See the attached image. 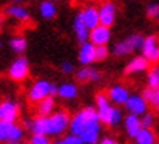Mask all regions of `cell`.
Masks as SVG:
<instances>
[{
  "mask_svg": "<svg viewBox=\"0 0 159 144\" xmlns=\"http://www.w3.org/2000/svg\"><path fill=\"white\" fill-rule=\"evenodd\" d=\"M142 95H143V98H145L149 103H152V102H153V98H155V87L148 86L145 90H143V93H142Z\"/></svg>",
  "mask_w": 159,
  "mask_h": 144,
  "instance_id": "obj_33",
  "label": "cell"
},
{
  "mask_svg": "<svg viewBox=\"0 0 159 144\" xmlns=\"http://www.w3.org/2000/svg\"><path fill=\"white\" fill-rule=\"evenodd\" d=\"M9 45L12 48V51L16 54H22L26 50V39L24 37H13V38H10L9 41Z\"/></svg>",
  "mask_w": 159,
  "mask_h": 144,
  "instance_id": "obj_26",
  "label": "cell"
},
{
  "mask_svg": "<svg viewBox=\"0 0 159 144\" xmlns=\"http://www.w3.org/2000/svg\"><path fill=\"white\" fill-rule=\"evenodd\" d=\"M47 96H51V83L48 80H44V79L34 82L28 90V99L34 103H38L39 101L45 99Z\"/></svg>",
  "mask_w": 159,
  "mask_h": 144,
  "instance_id": "obj_6",
  "label": "cell"
},
{
  "mask_svg": "<svg viewBox=\"0 0 159 144\" xmlns=\"http://www.w3.org/2000/svg\"><path fill=\"white\" fill-rule=\"evenodd\" d=\"M95 102H97V111L99 118H101V122L105 125H110L111 114H112L114 106L110 103L111 99L108 98V93H102V92L98 93L95 96Z\"/></svg>",
  "mask_w": 159,
  "mask_h": 144,
  "instance_id": "obj_7",
  "label": "cell"
},
{
  "mask_svg": "<svg viewBox=\"0 0 159 144\" xmlns=\"http://www.w3.org/2000/svg\"><path fill=\"white\" fill-rule=\"evenodd\" d=\"M111 39V28L105 25L99 24L98 26L91 29L89 34V41L93 42L95 45H107Z\"/></svg>",
  "mask_w": 159,
  "mask_h": 144,
  "instance_id": "obj_12",
  "label": "cell"
},
{
  "mask_svg": "<svg viewBox=\"0 0 159 144\" xmlns=\"http://www.w3.org/2000/svg\"><path fill=\"white\" fill-rule=\"evenodd\" d=\"M108 98L111 99V102H114L116 105H125V102L129 101L130 98V92L125 86L123 85H114L108 89Z\"/></svg>",
  "mask_w": 159,
  "mask_h": 144,
  "instance_id": "obj_16",
  "label": "cell"
},
{
  "mask_svg": "<svg viewBox=\"0 0 159 144\" xmlns=\"http://www.w3.org/2000/svg\"><path fill=\"white\" fill-rule=\"evenodd\" d=\"M80 15H82L85 24L88 25V28L92 29L98 26L101 24V19H99V9L95 7V6H85L82 10H80Z\"/></svg>",
  "mask_w": 159,
  "mask_h": 144,
  "instance_id": "obj_19",
  "label": "cell"
},
{
  "mask_svg": "<svg viewBox=\"0 0 159 144\" xmlns=\"http://www.w3.org/2000/svg\"><path fill=\"white\" fill-rule=\"evenodd\" d=\"M146 13L150 19H158L159 18V5L158 3H150L146 7Z\"/></svg>",
  "mask_w": 159,
  "mask_h": 144,
  "instance_id": "obj_31",
  "label": "cell"
},
{
  "mask_svg": "<svg viewBox=\"0 0 159 144\" xmlns=\"http://www.w3.org/2000/svg\"><path fill=\"white\" fill-rule=\"evenodd\" d=\"M158 109H159V108H158Z\"/></svg>",
  "mask_w": 159,
  "mask_h": 144,
  "instance_id": "obj_41",
  "label": "cell"
},
{
  "mask_svg": "<svg viewBox=\"0 0 159 144\" xmlns=\"http://www.w3.org/2000/svg\"><path fill=\"white\" fill-rule=\"evenodd\" d=\"M77 57H79V63L82 66H91L92 63L97 61V45L91 41L80 44Z\"/></svg>",
  "mask_w": 159,
  "mask_h": 144,
  "instance_id": "obj_10",
  "label": "cell"
},
{
  "mask_svg": "<svg viewBox=\"0 0 159 144\" xmlns=\"http://www.w3.org/2000/svg\"><path fill=\"white\" fill-rule=\"evenodd\" d=\"M15 3H19V2H22V0H13Z\"/></svg>",
  "mask_w": 159,
  "mask_h": 144,
  "instance_id": "obj_39",
  "label": "cell"
},
{
  "mask_svg": "<svg viewBox=\"0 0 159 144\" xmlns=\"http://www.w3.org/2000/svg\"><path fill=\"white\" fill-rule=\"evenodd\" d=\"M140 120H142V125H143V128H152L155 124V115L152 112H146L143 115L140 116Z\"/></svg>",
  "mask_w": 159,
  "mask_h": 144,
  "instance_id": "obj_28",
  "label": "cell"
},
{
  "mask_svg": "<svg viewBox=\"0 0 159 144\" xmlns=\"http://www.w3.org/2000/svg\"><path fill=\"white\" fill-rule=\"evenodd\" d=\"M148 105H149V102L143 98V95H136V93H133V95H130L129 101L125 102L124 106L129 114H134V115L142 116L143 114L148 112Z\"/></svg>",
  "mask_w": 159,
  "mask_h": 144,
  "instance_id": "obj_9",
  "label": "cell"
},
{
  "mask_svg": "<svg viewBox=\"0 0 159 144\" xmlns=\"http://www.w3.org/2000/svg\"><path fill=\"white\" fill-rule=\"evenodd\" d=\"M108 48L105 45H97V61H104L107 57H108Z\"/></svg>",
  "mask_w": 159,
  "mask_h": 144,
  "instance_id": "obj_32",
  "label": "cell"
},
{
  "mask_svg": "<svg viewBox=\"0 0 159 144\" xmlns=\"http://www.w3.org/2000/svg\"><path fill=\"white\" fill-rule=\"evenodd\" d=\"M70 120L72 118L69 116L66 111H57L48 116L37 115L35 120L31 121L29 130L32 131V134H45L57 137L70 127Z\"/></svg>",
  "mask_w": 159,
  "mask_h": 144,
  "instance_id": "obj_1",
  "label": "cell"
},
{
  "mask_svg": "<svg viewBox=\"0 0 159 144\" xmlns=\"http://www.w3.org/2000/svg\"><path fill=\"white\" fill-rule=\"evenodd\" d=\"M99 133H101V124H97L86 128L79 137L83 140L85 144H97L98 138H99Z\"/></svg>",
  "mask_w": 159,
  "mask_h": 144,
  "instance_id": "obj_22",
  "label": "cell"
},
{
  "mask_svg": "<svg viewBox=\"0 0 159 144\" xmlns=\"http://www.w3.org/2000/svg\"><path fill=\"white\" fill-rule=\"evenodd\" d=\"M77 95V87L76 85H73V83H63L58 86V95L61 99H75Z\"/></svg>",
  "mask_w": 159,
  "mask_h": 144,
  "instance_id": "obj_24",
  "label": "cell"
},
{
  "mask_svg": "<svg viewBox=\"0 0 159 144\" xmlns=\"http://www.w3.org/2000/svg\"><path fill=\"white\" fill-rule=\"evenodd\" d=\"M123 120V114H121V111L114 106V109H112V114H111V120H110V127H116Z\"/></svg>",
  "mask_w": 159,
  "mask_h": 144,
  "instance_id": "obj_29",
  "label": "cell"
},
{
  "mask_svg": "<svg viewBox=\"0 0 159 144\" xmlns=\"http://www.w3.org/2000/svg\"><path fill=\"white\" fill-rule=\"evenodd\" d=\"M60 68H61V72L64 73V74H70V73H73V70H75V67H73V64L70 61H63Z\"/></svg>",
  "mask_w": 159,
  "mask_h": 144,
  "instance_id": "obj_35",
  "label": "cell"
},
{
  "mask_svg": "<svg viewBox=\"0 0 159 144\" xmlns=\"http://www.w3.org/2000/svg\"><path fill=\"white\" fill-rule=\"evenodd\" d=\"M64 141H66V144H85L83 140L76 134H70L67 137H64Z\"/></svg>",
  "mask_w": 159,
  "mask_h": 144,
  "instance_id": "obj_34",
  "label": "cell"
},
{
  "mask_svg": "<svg viewBox=\"0 0 159 144\" xmlns=\"http://www.w3.org/2000/svg\"><path fill=\"white\" fill-rule=\"evenodd\" d=\"M24 138V128L15 122L0 121V140L7 144H19Z\"/></svg>",
  "mask_w": 159,
  "mask_h": 144,
  "instance_id": "obj_4",
  "label": "cell"
},
{
  "mask_svg": "<svg viewBox=\"0 0 159 144\" xmlns=\"http://www.w3.org/2000/svg\"><path fill=\"white\" fill-rule=\"evenodd\" d=\"M99 19L101 24L105 26H112L116 22V15H117V7L112 2H104L99 7Z\"/></svg>",
  "mask_w": 159,
  "mask_h": 144,
  "instance_id": "obj_13",
  "label": "cell"
},
{
  "mask_svg": "<svg viewBox=\"0 0 159 144\" xmlns=\"http://www.w3.org/2000/svg\"><path fill=\"white\" fill-rule=\"evenodd\" d=\"M51 144H66V141L63 138V140H57V141H54V143H51Z\"/></svg>",
  "mask_w": 159,
  "mask_h": 144,
  "instance_id": "obj_38",
  "label": "cell"
},
{
  "mask_svg": "<svg viewBox=\"0 0 159 144\" xmlns=\"http://www.w3.org/2000/svg\"><path fill=\"white\" fill-rule=\"evenodd\" d=\"M56 2L53 0H45L39 5V15L43 16L44 19H53L56 18V13H57V9H56Z\"/></svg>",
  "mask_w": 159,
  "mask_h": 144,
  "instance_id": "obj_25",
  "label": "cell"
},
{
  "mask_svg": "<svg viewBox=\"0 0 159 144\" xmlns=\"http://www.w3.org/2000/svg\"><path fill=\"white\" fill-rule=\"evenodd\" d=\"M7 76L13 82H24L29 76V61L25 57H18L7 68Z\"/></svg>",
  "mask_w": 159,
  "mask_h": 144,
  "instance_id": "obj_5",
  "label": "cell"
},
{
  "mask_svg": "<svg viewBox=\"0 0 159 144\" xmlns=\"http://www.w3.org/2000/svg\"><path fill=\"white\" fill-rule=\"evenodd\" d=\"M75 77H76L77 82H98L99 79H101V73L95 70V68H92L91 66H83L80 70H77L75 73Z\"/></svg>",
  "mask_w": 159,
  "mask_h": 144,
  "instance_id": "obj_20",
  "label": "cell"
},
{
  "mask_svg": "<svg viewBox=\"0 0 159 144\" xmlns=\"http://www.w3.org/2000/svg\"><path fill=\"white\" fill-rule=\"evenodd\" d=\"M136 144H155L156 141V135L152 131V128H142L139 134L134 137Z\"/></svg>",
  "mask_w": 159,
  "mask_h": 144,
  "instance_id": "obj_23",
  "label": "cell"
},
{
  "mask_svg": "<svg viewBox=\"0 0 159 144\" xmlns=\"http://www.w3.org/2000/svg\"><path fill=\"white\" fill-rule=\"evenodd\" d=\"M124 130L127 133V135L130 138H134L136 135L139 134V131L143 128L142 125V120H140L139 115H134V114H129L127 116H124Z\"/></svg>",
  "mask_w": 159,
  "mask_h": 144,
  "instance_id": "obj_18",
  "label": "cell"
},
{
  "mask_svg": "<svg viewBox=\"0 0 159 144\" xmlns=\"http://www.w3.org/2000/svg\"><path fill=\"white\" fill-rule=\"evenodd\" d=\"M5 15L9 16L15 20H19L22 24H28L31 20V15H29L28 9L24 7V6L18 5V3H13V5H9L5 7Z\"/></svg>",
  "mask_w": 159,
  "mask_h": 144,
  "instance_id": "obj_14",
  "label": "cell"
},
{
  "mask_svg": "<svg viewBox=\"0 0 159 144\" xmlns=\"http://www.w3.org/2000/svg\"><path fill=\"white\" fill-rule=\"evenodd\" d=\"M142 54L150 63H159V39L155 35H149L145 38L142 45Z\"/></svg>",
  "mask_w": 159,
  "mask_h": 144,
  "instance_id": "obj_8",
  "label": "cell"
},
{
  "mask_svg": "<svg viewBox=\"0 0 159 144\" xmlns=\"http://www.w3.org/2000/svg\"><path fill=\"white\" fill-rule=\"evenodd\" d=\"M150 105L155 106V108H159V86L155 87V98H153V102H152Z\"/></svg>",
  "mask_w": 159,
  "mask_h": 144,
  "instance_id": "obj_36",
  "label": "cell"
},
{
  "mask_svg": "<svg viewBox=\"0 0 159 144\" xmlns=\"http://www.w3.org/2000/svg\"><path fill=\"white\" fill-rule=\"evenodd\" d=\"M53 2H58V0H53Z\"/></svg>",
  "mask_w": 159,
  "mask_h": 144,
  "instance_id": "obj_40",
  "label": "cell"
},
{
  "mask_svg": "<svg viewBox=\"0 0 159 144\" xmlns=\"http://www.w3.org/2000/svg\"><path fill=\"white\" fill-rule=\"evenodd\" d=\"M97 124H101V118L98 115V111L95 108H92V106H86L79 112H76L75 116H72L69 128H70L72 134L80 135L86 128Z\"/></svg>",
  "mask_w": 159,
  "mask_h": 144,
  "instance_id": "obj_2",
  "label": "cell"
},
{
  "mask_svg": "<svg viewBox=\"0 0 159 144\" xmlns=\"http://www.w3.org/2000/svg\"><path fill=\"white\" fill-rule=\"evenodd\" d=\"M29 144H51L50 143L48 135L45 134H32L31 140H29Z\"/></svg>",
  "mask_w": 159,
  "mask_h": 144,
  "instance_id": "obj_30",
  "label": "cell"
},
{
  "mask_svg": "<svg viewBox=\"0 0 159 144\" xmlns=\"http://www.w3.org/2000/svg\"><path fill=\"white\" fill-rule=\"evenodd\" d=\"M148 86L150 87H158L159 86V66H155L148 72Z\"/></svg>",
  "mask_w": 159,
  "mask_h": 144,
  "instance_id": "obj_27",
  "label": "cell"
},
{
  "mask_svg": "<svg viewBox=\"0 0 159 144\" xmlns=\"http://www.w3.org/2000/svg\"><path fill=\"white\" fill-rule=\"evenodd\" d=\"M73 32H75L76 39L80 44L89 41V34H91V29L88 28V25L85 24V20H83L80 12H79V13L75 16V19H73Z\"/></svg>",
  "mask_w": 159,
  "mask_h": 144,
  "instance_id": "obj_15",
  "label": "cell"
},
{
  "mask_svg": "<svg viewBox=\"0 0 159 144\" xmlns=\"http://www.w3.org/2000/svg\"><path fill=\"white\" fill-rule=\"evenodd\" d=\"M149 60L142 54V55H137V57L131 58L130 61L127 63V66L124 68L125 74H136V73H143L149 68Z\"/></svg>",
  "mask_w": 159,
  "mask_h": 144,
  "instance_id": "obj_17",
  "label": "cell"
},
{
  "mask_svg": "<svg viewBox=\"0 0 159 144\" xmlns=\"http://www.w3.org/2000/svg\"><path fill=\"white\" fill-rule=\"evenodd\" d=\"M19 116V105L13 101H3L0 103V121L15 122Z\"/></svg>",
  "mask_w": 159,
  "mask_h": 144,
  "instance_id": "obj_11",
  "label": "cell"
},
{
  "mask_svg": "<svg viewBox=\"0 0 159 144\" xmlns=\"http://www.w3.org/2000/svg\"><path fill=\"white\" fill-rule=\"evenodd\" d=\"M54 106H56V102H54V96H47L45 99L39 101L37 103V115L41 116H48L54 112Z\"/></svg>",
  "mask_w": 159,
  "mask_h": 144,
  "instance_id": "obj_21",
  "label": "cell"
},
{
  "mask_svg": "<svg viewBox=\"0 0 159 144\" xmlns=\"http://www.w3.org/2000/svg\"><path fill=\"white\" fill-rule=\"evenodd\" d=\"M143 41L145 38L140 34H133L130 37H127L125 39L117 42L114 45V50L112 53L116 54L117 57H124V55H129V54L134 53L137 50H142V45H143Z\"/></svg>",
  "mask_w": 159,
  "mask_h": 144,
  "instance_id": "obj_3",
  "label": "cell"
},
{
  "mask_svg": "<svg viewBox=\"0 0 159 144\" xmlns=\"http://www.w3.org/2000/svg\"><path fill=\"white\" fill-rule=\"evenodd\" d=\"M99 144H117V141L114 138H111V137H105V138H102L99 141Z\"/></svg>",
  "mask_w": 159,
  "mask_h": 144,
  "instance_id": "obj_37",
  "label": "cell"
}]
</instances>
